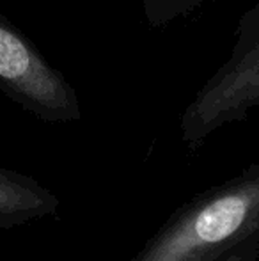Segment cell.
I'll return each mask as SVG.
<instances>
[{"label": "cell", "mask_w": 259, "mask_h": 261, "mask_svg": "<svg viewBox=\"0 0 259 261\" xmlns=\"http://www.w3.org/2000/svg\"><path fill=\"white\" fill-rule=\"evenodd\" d=\"M259 237V162L176 208L130 261H218Z\"/></svg>", "instance_id": "1"}, {"label": "cell", "mask_w": 259, "mask_h": 261, "mask_svg": "<svg viewBox=\"0 0 259 261\" xmlns=\"http://www.w3.org/2000/svg\"><path fill=\"white\" fill-rule=\"evenodd\" d=\"M259 107V2L242 16L225 62L200 86L180 119L181 141L195 151L215 132Z\"/></svg>", "instance_id": "2"}, {"label": "cell", "mask_w": 259, "mask_h": 261, "mask_svg": "<svg viewBox=\"0 0 259 261\" xmlns=\"http://www.w3.org/2000/svg\"><path fill=\"white\" fill-rule=\"evenodd\" d=\"M0 84L25 109L50 123H75L82 109L75 89L18 32L0 25Z\"/></svg>", "instance_id": "3"}, {"label": "cell", "mask_w": 259, "mask_h": 261, "mask_svg": "<svg viewBox=\"0 0 259 261\" xmlns=\"http://www.w3.org/2000/svg\"><path fill=\"white\" fill-rule=\"evenodd\" d=\"M61 201L38 179L0 167V229L53 215Z\"/></svg>", "instance_id": "4"}, {"label": "cell", "mask_w": 259, "mask_h": 261, "mask_svg": "<svg viewBox=\"0 0 259 261\" xmlns=\"http://www.w3.org/2000/svg\"><path fill=\"white\" fill-rule=\"evenodd\" d=\"M203 2L204 0H142V7L149 27L158 29L192 13Z\"/></svg>", "instance_id": "5"}, {"label": "cell", "mask_w": 259, "mask_h": 261, "mask_svg": "<svg viewBox=\"0 0 259 261\" xmlns=\"http://www.w3.org/2000/svg\"><path fill=\"white\" fill-rule=\"evenodd\" d=\"M257 258H259V237L247 240L245 244L236 247L235 251H231L229 254H225L224 258H220L218 261H257Z\"/></svg>", "instance_id": "6"}]
</instances>
